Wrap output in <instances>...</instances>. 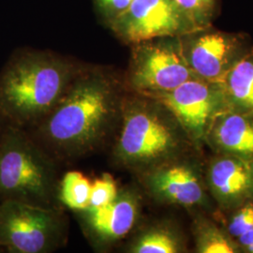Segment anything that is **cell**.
Listing matches in <instances>:
<instances>
[{"label": "cell", "mask_w": 253, "mask_h": 253, "mask_svg": "<svg viewBox=\"0 0 253 253\" xmlns=\"http://www.w3.org/2000/svg\"><path fill=\"white\" fill-rule=\"evenodd\" d=\"M126 93L115 76L81 70L52 111L27 131L56 161L95 153L112 144Z\"/></svg>", "instance_id": "1"}, {"label": "cell", "mask_w": 253, "mask_h": 253, "mask_svg": "<svg viewBox=\"0 0 253 253\" xmlns=\"http://www.w3.org/2000/svg\"><path fill=\"white\" fill-rule=\"evenodd\" d=\"M111 145L113 163L135 175L195 149L178 120L164 104L127 90Z\"/></svg>", "instance_id": "2"}, {"label": "cell", "mask_w": 253, "mask_h": 253, "mask_svg": "<svg viewBox=\"0 0 253 253\" xmlns=\"http://www.w3.org/2000/svg\"><path fill=\"white\" fill-rule=\"evenodd\" d=\"M58 55L25 51L0 73V114L6 124L30 129L52 111L80 73Z\"/></svg>", "instance_id": "3"}, {"label": "cell", "mask_w": 253, "mask_h": 253, "mask_svg": "<svg viewBox=\"0 0 253 253\" xmlns=\"http://www.w3.org/2000/svg\"><path fill=\"white\" fill-rule=\"evenodd\" d=\"M59 183L56 160L27 130L6 124L0 134V201L59 208Z\"/></svg>", "instance_id": "4"}, {"label": "cell", "mask_w": 253, "mask_h": 253, "mask_svg": "<svg viewBox=\"0 0 253 253\" xmlns=\"http://www.w3.org/2000/svg\"><path fill=\"white\" fill-rule=\"evenodd\" d=\"M67 225L59 208L0 201V248L9 253H50L64 246Z\"/></svg>", "instance_id": "5"}, {"label": "cell", "mask_w": 253, "mask_h": 253, "mask_svg": "<svg viewBox=\"0 0 253 253\" xmlns=\"http://www.w3.org/2000/svg\"><path fill=\"white\" fill-rule=\"evenodd\" d=\"M195 78L182 54L179 37H163L132 44L124 84L129 92L152 95Z\"/></svg>", "instance_id": "6"}, {"label": "cell", "mask_w": 253, "mask_h": 253, "mask_svg": "<svg viewBox=\"0 0 253 253\" xmlns=\"http://www.w3.org/2000/svg\"><path fill=\"white\" fill-rule=\"evenodd\" d=\"M136 176L145 194L160 205L195 211L210 207L204 168L190 152Z\"/></svg>", "instance_id": "7"}, {"label": "cell", "mask_w": 253, "mask_h": 253, "mask_svg": "<svg viewBox=\"0 0 253 253\" xmlns=\"http://www.w3.org/2000/svg\"><path fill=\"white\" fill-rule=\"evenodd\" d=\"M182 54L193 74L202 80L219 83L253 50L244 34L199 28L179 37Z\"/></svg>", "instance_id": "8"}, {"label": "cell", "mask_w": 253, "mask_h": 253, "mask_svg": "<svg viewBox=\"0 0 253 253\" xmlns=\"http://www.w3.org/2000/svg\"><path fill=\"white\" fill-rule=\"evenodd\" d=\"M145 96L161 101L172 112L195 149L205 145L214 118L228 108L221 84L199 78L185 82L172 90Z\"/></svg>", "instance_id": "9"}, {"label": "cell", "mask_w": 253, "mask_h": 253, "mask_svg": "<svg viewBox=\"0 0 253 253\" xmlns=\"http://www.w3.org/2000/svg\"><path fill=\"white\" fill-rule=\"evenodd\" d=\"M110 27L131 45L158 38L180 37L199 29L175 0H132Z\"/></svg>", "instance_id": "10"}, {"label": "cell", "mask_w": 253, "mask_h": 253, "mask_svg": "<svg viewBox=\"0 0 253 253\" xmlns=\"http://www.w3.org/2000/svg\"><path fill=\"white\" fill-rule=\"evenodd\" d=\"M143 196L135 186L118 190L116 199L101 208L76 211L84 232L95 249L108 250L137 226L142 214Z\"/></svg>", "instance_id": "11"}, {"label": "cell", "mask_w": 253, "mask_h": 253, "mask_svg": "<svg viewBox=\"0 0 253 253\" xmlns=\"http://www.w3.org/2000/svg\"><path fill=\"white\" fill-rule=\"evenodd\" d=\"M204 175L210 196L222 212L253 198V163L215 153L204 168Z\"/></svg>", "instance_id": "12"}, {"label": "cell", "mask_w": 253, "mask_h": 253, "mask_svg": "<svg viewBox=\"0 0 253 253\" xmlns=\"http://www.w3.org/2000/svg\"><path fill=\"white\" fill-rule=\"evenodd\" d=\"M205 145L214 153L253 163V115L230 108L220 112L210 125Z\"/></svg>", "instance_id": "13"}, {"label": "cell", "mask_w": 253, "mask_h": 253, "mask_svg": "<svg viewBox=\"0 0 253 253\" xmlns=\"http://www.w3.org/2000/svg\"><path fill=\"white\" fill-rule=\"evenodd\" d=\"M129 253H181L187 252L186 242L176 227L157 222L136 234L126 247Z\"/></svg>", "instance_id": "14"}, {"label": "cell", "mask_w": 253, "mask_h": 253, "mask_svg": "<svg viewBox=\"0 0 253 253\" xmlns=\"http://www.w3.org/2000/svg\"><path fill=\"white\" fill-rule=\"evenodd\" d=\"M228 108L253 115V50L219 82Z\"/></svg>", "instance_id": "15"}, {"label": "cell", "mask_w": 253, "mask_h": 253, "mask_svg": "<svg viewBox=\"0 0 253 253\" xmlns=\"http://www.w3.org/2000/svg\"><path fill=\"white\" fill-rule=\"evenodd\" d=\"M191 229L196 253H242L222 225L202 213L195 214Z\"/></svg>", "instance_id": "16"}, {"label": "cell", "mask_w": 253, "mask_h": 253, "mask_svg": "<svg viewBox=\"0 0 253 253\" xmlns=\"http://www.w3.org/2000/svg\"><path fill=\"white\" fill-rule=\"evenodd\" d=\"M90 180L79 171L67 172L60 179L58 198L61 205L73 211H81L89 207Z\"/></svg>", "instance_id": "17"}, {"label": "cell", "mask_w": 253, "mask_h": 253, "mask_svg": "<svg viewBox=\"0 0 253 253\" xmlns=\"http://www.w3.org/2000/svg\"><path fill=\"white\" fill-rule=\"evenodd\" d=\"M222 226L236 243L240 238L253 232V198L224 212Z\"/></svg>", "instance_id": "18"}, {"label": "cell", "mask_w": 253, "mask_h": 253, "mask_svg": "<svg viewBox=\"0 0 253 253\" xmlns=\"http://www.w3.org/2000/svg\"><path fill=\"white\" fill-rule=\"evenodd\" d=\"M197 28L211 27L217 0H175Z\"/></svg>", "instance_id": "19"}, {"label": "cell", "mask_w": 253, "mask_h": 253, "mask_svg": "<svg viewBox=\"0 0 253 253\" xmlns=\"http://www.w3.org/2000/svg\"><path fill=\"white\" fill-rule=\"evenodd\" d=\"M118 190L117 181L114 177L110 173H103L92 182L88 208H101L108 205L116 199Z\"/></svg>", "instance_id": "20"}, {"label": "cell", "mask_w": 253, "mask_h": 253, "mask_svg": "<svg viewBox=\"0 0 253 253\" xmlns=\"http://www.w3.org/2000/svg\"><path fill=\"white\" fill-rule=\"evenodd\" d=\"M96 7L109 26L126 11L132 0H94Z\"/></svg>", "instance_id": "21"}, {"label": "cell", "mask_w": 253, "mask_h": 253, "mask_svg": "<svg viewBox=\"0 0 253 253\" xmlns=\"http://www.w3.org/2000/svg\"><path fill=\"white\" fill-rule=\"evenodd\" d=\"M5 125H6V123H5L4 119H3L2 116H1V114H0V134H1V132H2V130H3V128H4Z\"/></svg>", "instance_id": "22"}, {"label": "cell", "mask_w": 253, "mask_h": 253, "mask_svg": "<svg viewBox=\"0 0 253 253\" xmlns=\"http://www.w3.org/2000/svg\"></svg>", "instance_id": "23"}]
</instances>
